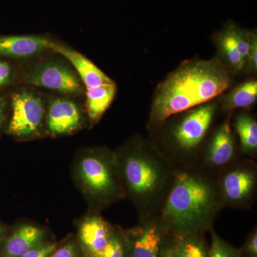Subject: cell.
I'll use <instances>...</instances> for the list:
<instances>
[{"instance_id": "26", "label": "cell", "mask_w": 257, "mask_h": 257, "mask_svg": "<svg viewBox=\"0 0 257 257\" xmlns=\"http://www.w3.org/2000/svg\"><path fill=\"white\" fill-rule=\"evenodd\" d=\"M246 69L252 73H256L257 70V37L254 32L251 33V46L246 63Z\"/></svg>"}, {"instance_id": "11", "label": "cell", "mask_w": 257, "mask_h": 257, "mask_svg": "<svg viewBox=\"0 0 257 257\" xmlns=\"http://www.w3.org/2000/svg\"><path fill=\"white\" fill-rule=\"evenodd\" d=\"M55 42L40 35L0 36V56L15 59L33 57L52 50Z\"/></svg>"}, {"instance_id": "3", "label": "cell", "mask_w": 257, "mask_h": 257, "mask_svg": "<svg viewBox=\"0 0 257 257\" xmlns=\"http://www.w3.org/2000/svg\"><path fill=\"white\" fill-rule=\"evenodd\" d=\"M114 155L123 192L133 201L140 219L160 215L177 167L155 144L142 139Z\"/></svg>"}, {"instance_id": "12", "label": "cell", "mask_w": 257, "mask_h": 257, "mask_svg": "<svg viewBox=\"0 0 257 257\" xmlns=\"http://www.w3.org/2000/svg\"><path fill=\"white\" fill-rule=\"evenodd\" d=\"M82 123V113L74 101L57 98L49 106L47 126L55 135H67L75 131Z\"/></svg>"}, {"instance_id": "29", "label": "cell", "mask_w": 257, "mask_h": 257, "mask_svg": "<svg viewBox=\"0 0 257 257\" xmlns=\"http://www.w3.org/2000/svg\"><path fill=\"white\" fill-rule=\"evenodd\" d=\"M5 102L3 98L0 96V126L3 124L4 120Z\"/></svg>"}, {"instance_id": "21", "label": "cell", "mask_w": 257, "mask_h": 257, "mask_svg": "<svg viewBox=\"0 0 257 257\" xmlns=\"http://www.w3.org/2000/svg\"><path fill=\"white\" fill-rule=\"evenodd\" d=\"M211 243L209 247V257H243L239 250L221 239L211 229Z\"/></svg>"}, {"instance_id": "15", "label": "cell", "mask_w": 257, "mask_h": 257, "mask_svg": "<svg viewBox=\"0 0 257 257\" xmlns=\"http://www.w3.org/2000/svg\"><path fill=\"white\" fill-rule=\"evenodd\" d=\"M43 230L32 225H23L15 230L5 241L3 257H22L43 243Z\"/></svg>"}, {"instance_id": "2", "label": "cell", "mask_w": 257, "mask_h": 257, "mask_svg": "<svg viewBox=\"0 0 257 257\" xmlns=\"http://www.w3.org/2000/svg\"><path fill=\"white\" fill-rule=\"evenodd\" d=\"M229 69L218 60L184 62L157 87L148 128L157 130L169 118L209 102L231 84Z\"/></svg>"}, {"instance_id": "27", "label": "cell", "mask_w": 257, "mask_h": 257, "mask_svg": "<svg viewBox=\"0 0 257 257\" xmlns=\"http://www.w3.org/2000/svg\"><path fill=\"white\" fill-rule=\"evenodd\" d=\"M55 243H42L22 257H50L56 250Z\"/></svg>"}, {"instance_id": "18", "label": "cell", "mask_w": 257, "mask_h": 257, "mask_svg": "<svg viewBox=\"0 0 257 257\" xmlns=\"http://www.w3.org/2000/svg\"><path fill=\"white\" fill-rule=\"evenodd\" d=\"M235 131L239 138L241 150L246 156L256 157L257 122L252 115L242 113L234 121Z\"/></svg>"}, {"instance_id": "22", "label": "cell", "mask_w": 257, "mask_h": 257, "mask_svg": "<svg viewBox=\"0 0 257 257\" xmlns=\"http://www.w3.org/2000/svg\"><path fill=\"white\" fill-rule=\"evenodd\" d=\"M93 257H128L124 234L116 229L107 246Z\"/></svg>"}, {"instance_id": "9", "label": "cell", "mask_w": 257, "mask_h": 257, "mask_svg": "<svg viewBox=\"0 0 257 257\" xmlns=\"http://www.w3.org/2000/svg\"><path fill=\"white\" fill-rule=\"evenodd\" d=\"M11 104L10 133L22 138L36 135L45 117V106L41 97L28 89H21L13 94Z\"/></svg>"}, {"instance_id": "8", "label": "cell", "mask_w": 257, "mask_h": 257, "mask_svg": "<svg viewBox=\"0 0 257 257\" xmlns=\"http://www.w3.org/2000/svg\"><path fill=\"white\" fill-rule=\"evenodd\" d=\"M25 80L69 95H78L83 91L82 82L75 70L58 61H45L32 66L25 74Z\"/></svg>"}, {"instance_id": "1", "label": "cell", "mask_w": 257, "mask_h": 257, "mask_svg": "<svg viewBox=\"0 0 257 257\" xmlns=\"http://www.w3.org/2000/svg\"><path fill=\"white\" fill-rule=\"evenodd\" d=\"M223 208L216 175L192 164L176 168L159 216L170 234H204Z\"/></svg>"}, {"instance_id": "25", "label": "cell", "mask_w": 257, "mask_h": 257, "mask_svg": "<svg viewBox=\"0 0 257 257\" xmlns=\"http://www.w3.org/2000/svg\"><path fill=\"white\" fill-rule=\"evenodd\" d=\"M14 77L13 66L6 61L0 60V88L10 85L13 82Z\"/></svg>"}, {"instance_id": "14", "label": "cell", "mask_w": 257, "mask_h": 257, "mask_svg": "<svg viewBox=\"0 0 257 257\" xmlns=\"http://www.w3.org/2000/svg\"><path fill=\"white\" fill-rule=\"evenodd\" d=\"M116 231L99 216L87 218L79 228V240L89 257L95 256L107 246Z\"/></svg>"}, {"instance_id": "24", "label": "cell", "mask_w": 257, "mask_h": 257, "mask_svg": "<svg viewBox=\"0 0 257 257\" xmlns=\"http://www.w3.org/2000/svg\"><path fill=\"white\" fill-rule=\"evenodd\" d=\"M242 256L257 257V229L256 227L251 231L245 241L242 248L239 250Z\"/></svg>"}, {"instance_id": "28", "label": "cell", "mask_w": 257, "mask_h": 257, "mask_svg": "<svg viewBox=\"0 0 257 257\" xmlns=\"http://www.w3.org/2000/svg\"><path fill=\"white\" fill-rule=\"evenodd\" d=\"M50 257H80V256L75 245L69 243L59 249L55 250Z\"/></svg>"}, {"instance_id": "10", "label": "cell", "mask_w": 257, "mask_h": 257, "mask_svg": "<svg viewBox=\"0 0 257 257\" xmlns=\"http://www.w3.org/2000/svg\"><path fill=\"white\" fill-rule=\"evenodd\" d=\"M236 150L230 117H228L216 128L209 143L202 149L197 164L216 175L236 160Z\"/></svg>"}, {"instance_id": "7", "label": "cell", "mask_w": 257, "mask_h": 257, "mask_svg": "<svg viewBox=\"0 0 257 257\" xmlns=\"http://www.w3.org/2000/svg\"><path fill=\"white\" fill-rule=\"evenodd\" d=\"M170 233L160 216L140 219V223L124 233L128 257H161Z\"/></svg>"}, {"instance_id": "19", "label": "cell", "mask_w": 257, "mask_h": 257, "mask_svg": "<svg viewBox=\"0 0 257 257\" xmlns=\"http://www.w3.org/2000/svg\"><path fill=\"white\" fill-rule=\"evenodd\" d=\"M234 27L233 25L225 29L216 37V42L220 55L235 72L245 69L244 63L238 51L235 40Z\"/></svg>"}, {"instance_id": "6", "label": "cell", "mask_w": 257, "mask_h": 257, "mask_svg": "<svg viewBox=\"0 0 257 257\" xmlns=\"http://www.w3.org/2000/svg\"><path fill=\"white\" fill-rule=\"evenodd\" d=\"M216 184L224 207L248 209L257 190L256 163L236 160L216 175Z\"/></svg>"}, {"instance_id": "4", "label": "cell", "mask_w": 257, "mask_h": 257, "mask_svg": "<svg viewBox=\"0 0 257 257\" xmlns=\"http://www.w3.org/2000/svg\"><path fill=\"white\" fill-rule=\"evenodd\" d=\"M216 106L207 102L187 111L172 126L167 147L161 151L176 166L198 163L202 145L210 128Z\"/></svg>"}, {"instance_id": "5", "label": "cell", "mask_w": 257, "mask_h": 257, "mask_svg": "<svg viewBox=\"0 0 257 257\" xmlns=\"http://www.w3.org/2000/svg\"><path fill=\"white\" fill-rule=\"evenodd\" d=\"M84 187L101 205H107L124 195L115 155L106 150L89 153L79 165Z\"/></svg>"}, {"instance_id": "30", "label": "cell", "mask_w": 257, "mask_h": 257, "mask_svg": "<svg viewBox=\"0 0 257 257\" xmlns=\"http://www.w3.org/2000/svg\"><path fill=\"white\" fill-rule=\"evenodd\" d=\"M161 257H172V255H171L170 251V248L168 247V244H167V247H166L165 251H164V252L162 253V256Z\"/></svg>"}, {"instance_id": "31", "label": "cell", "mask_w": 257, "mask_h": 257, "mask_svg": "<svg viewBox=\"0 0 257 257\" xmlns=\"http://www.w3.org/2000/svg\"><path fill=\"white\" fill-rule=\"evenodd\" d=\"M5 230L3 229V226L0 225V240L3 238V234H4Z\"/></svg>"}, {"instance_id": "23", "label": "cell", "mask_w": 257, "mask_h": 257, "mask_svg": "<svg viewBox=\"0 0 257 257\" xmlns=\"http://www.w3.org/2000/svg\"><path fill=\"white\" fill-rule=\"evenodd\" d=\"M234 35L238 51L246 69L250 46H251V33L244 29L234 27Z\"/></svg>"}, {"instance_id": "13", "label": "cell", "mask_w": 257, "mask_h": 257, "mask_svg": "<svg viewBox=\"0 0 257 257\" xmlns=\"http://www.w3.org/2000/svg\"><path fill=\"white\" fill-rule=\"evenodd\" d=\"M52 51L63 56L70 62L78 74L82 84L87 89L100 87L114 82L100 69L98 68L95 64L77 51L56 42L52 47Z\"/></svg>"}, {"instance_id": "20", "label": "cell", "mask_w": 257, "mask_h": 257, "mask_svg": "<svg viewBox=\"0 0 257 257\" xmlns=\"http://www.w3.org/2000/svg\"><path fill=\"white\" fill-rule=\"evenodd\" d=\"M257 99L256 80H250L235 87L224 98V109L232 111L236 109L249 108L254 104Z\"/></svg>"}, {"instance_id": "17", "label": "cell", "mask_w": 257, "mask_h": 257, "mask_svg": "<svg viewBox=\"0 0 257 257\" xmlns=\"http://www.w3.org/2000/svg\"><path fill=\"white\" fill-rule=\"evenodd\" d=\"M116 83L106 84L100 87L90 88L86 90V104L88 116L92 122L99 121L111 105L116 95Z\"/></svg>"}, {"instance_id": "16", "label": "cell", "mask_w": 257, "mask_h": 257, "mask_svg": "<svg viewBox=\"0 0 257 257\" xmlns=\"http://www.w3.org/2000/svg\"><path fill=\"white\" fill-rule=\"evenodd\" d=\"M202 234H171L168 247L172 257H209V247Z\"/></svg>"}]
</instances>
